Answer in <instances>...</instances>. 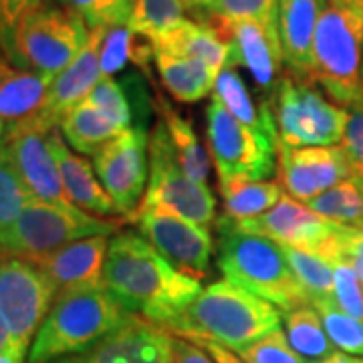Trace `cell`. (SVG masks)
<instances>
[{
  "label": "cell",
  "mask_w": 363,
  "mask_h": 363,
  "mask_svg": "<svg viewBox=\"0 0 363 363\" xmlns=\"http://www.w3.org/2000/svg\"><path fill=\"white\" fill-rule=\"evenodd\" d=\"M104 286L131 313L168 329L202 291L200 281L174 269L140 233L109 240Z\"/></svg>",
  "instance_id": "1"
},
{
  "label": "cell",
  "mask_w": 363,
  "mask_h": 363,
  "mask_svg": "<svg viewBox=\"0 0 363 363\" xmlns=\"http://www.w3.org/2000/svg\"><path fill=\"white\" fill-rule=\"evenodd\" d=\"M281 323L283 313L272 303L224 279L204 286L166 331L176 337L208 339L238 351L279 329Z\"/></svg>",
  "instance_id": "2"
},
{
  "label": "cell",
  "mask_w": 363,
  "mask_h": 363,
  "mask_svg": "<svg viewBox=\"0 0 363 363\" xmlns=\"http://www.w3.org/2000/svg\"><path fill=\"white\" fill-rule=\"evenodd\" d=\"M131 315L105 286L57 295L45 317L26 363H52L91 350L111 335Z\"/></svg>",
  "instance_id": "3"
},
{
  "label": "cell",
  "mask_w": 363,
  "mask_h": 363,
  "mask_svg": "<svg viewBox=\"0 0 363 363\" xmlns=\"http://www.w3.org/2000/svg\"><path fill=\"white\" fill-rule=\"evenodd\" d=\"M309 83L345 109L363 97V0H327L313 39Z\"/></svg>",
  "instance_id": "4"
},
{
  "label": "cell",
  "mask_w": 363,
  "mask_h": 363,
  "mask_svg": "<svg viewBox=\"0 0 363 363\" xmlns=\"http://www.w3.org/2000/svg\"><path fill=\"white\" fill-rule=\"evenodd\" d=\"M216 228L220 234L218 269L226 281L269 301L281 313L311 303L277 242L234 230L222 220Z\"/></svg>",
  "instance_id": "5"
},
{
  "label": "cell",
  "mask_w": 363,
  "mask_h": 363,
  "mask_svg": "<svg viewBox=\"0 0 363 363\" xmlns=\"http://www.w3.org/2000/svg\"><path fill=\"white\" fill-rule=\"evenodd\" d=\"M123 224L125 220L99 218L73 204L30 200L18 218L0 230V250L6 257L35 260L81 238L117 234Z\"/></svg>",
  "instance_id": "6"
},
{
  "label": "cell",
  "mask_w": 363,
  "mask_h": 363,
  "mask_svg": "<svg viewBox=\"0 0 363 363\" xmlns=\"http://www.w3.org/2000/svg\"><path fill=\"white\" fill-rule=\"evenodd\" d=\"M272 97L279 143L289 147L341 145L350 113L327 99L313 83L285 73Z\"/></svg>",
  "instance_id": "7"
},
{
  "label": "cell",
  "mask_w": 363,
  "mask_h": 363,
  "mask_svg": "<svg viewBox=\"0 0 363 363\" xmlns=\"http://www.w3.org/2000/svg\"><path fill=\"white\" fill-rule=\"evenodd\" d=\"M91 30L69 6L43 2L14 37L13 67L55 77L89 43Z\"/></svg>",
  "instance_id": "8"
},
{
  "label": "cell",
  "mask_w": 363,
  "mask_h": 363,
  "mask_svg": "<svg viewBox=\"0 0 363 363\" xmlns=\"http://www.w3.org/2000/svg\"><path fill=\"white\" fill-rule=\"evenodd\" d=\"M147 164V188L140 208L168 210L204 228L216 222V196L208 184L190 180L182 169L162 119L150 135Z\"/></svg>",
  "instance_id": "9"
},
{
  "label": "cell",
  "mask_w": 363,
  "mask_h": 363,
  "mask_svg": "<svg viewBox=\"0 0 363 363\" xmlns=\"http://www.w3.org/2000/svg\"><path fill=\"white\" fill-rule=\"evenodd\" d=\"M206 142L218 184L271 180L277 172V147L245 128L214 95L206 107Z\"/></svg>",
  "instance_id": "10"
},
{
  "label": "cell",
  "mask_w": 363,
  "mask_h": 363,
  "mask_svg": "<svg viewBox=\"0 0 363 363\" xmlns=\"http://www.w3.org/2000/svg\"><path fill=\"white\" fill-rule=\"evenodd\" d=\"M52 301L51 283L33 262L14 257L0 262V317L9 325L14 347L30 351Z\"/></svg>",
  "instance_id": "11"
},
{
  "label": "cell",
  "mask_w": 363,
  "mask_h": 363,
  "mask_svg": "<svg viewBox=\"0 0 363 363\" xmlns=\"http://www.w3.org/2000/svg\"><path fill=\"white\" fill-rule=\"evenodd\" d=\"M128 222L138 226V233L174 269L194 281L206 279L214 252L210 228H204L174 212L156 208H138Z\"/></svg>",
  "instance_id": "12"
},
{
  "label": "cell",
  "mask_w": 363,
  "mask_h": 363,
  "mask_svg": "<svg viewBox=\"0 0 363 363\" xmlns=\"http://www.w3.org/2000/svg\"><path fill=\"white\" fill-rule=\"evenodd\" d=\"M147 131L131 125L93 156V168L104 190L125 222L140 208L147 188Z\"/></svg>",
  "instance_id": "13"
},
{
  "label": "cell",
  "mask_w": 363,
  "mask_h": 363,
  "mask_svg": "<svg viewBox=\"0 0 363 363\" xmlns=\"http://www.w3.org/2000/svg\"><path fill=\"white\" fill-rule=\"evenodd\" d=\"M33 117L6 128L2 150L11 160L26 190L39 202L69 204L61 174L49 145V133Z\"/></svg>",
  "instance_id": "14"
},
{
  "label": "cell",
  "mask_w": 363,
  "mask_h": 363,
  "mask_svg": "<svg viewBox=\"0 0 363 363\" xmlns=\"http://www.w3.org/2000/svg\"><path fill=\"white\" fill-rule=\"evenodd\" d=\"M220 220L234 230L262 236L283 247L305 248L313 252H321L341 228V224L327 220L325 216L289 194H285L277 206L257 218L230 220L222 216Z\"/></svg>",
  "instance_id": "15"
},
{
  "label": "cell",
  "mask_w": 363,
  "mask_h": 363,
  "mask_svg": "<svg viewBox=\"0 0 363 363\" xmlns=\"http://www.w3.org/2000/svg\"><path fill=\"white\" fill-rule=\"evenodd\" d=\"M277 174L285 192L298 202H309L353 176L341 145L289 147L277 143Z\"/></svg>",
  "instance_id": "16"
},
{
  "label": "cell",
  "mask_w": 363,
  "mask_h": 363,
  "mask_svg": "<svg viewBox=\"0 0 363 363\" xmlns=\"http://www.w3.org/2000/svg\"><path fill=\"white\" fill-rule=\"evenodd\" d=\"M212 26L222 39L233 47V67L242 65L262 91L274 93L281 77L285 75V55L279 37L277 21H198Z\"/></svg>",
  "instance_id": "17"
},
{
  "label": "cell",
  "mask_w": 363,
  "mask_h": 363,
  "mask_svg": "<svg viewBox=\"0 0 363 363\" xmlns=\"http://www.w3.org/2000/svg\"><path fill=\"white\" fill-rule=\"evenodd\" d=\"M52 363H174L172 333L133 315L128 323L95 343L91 350Z\"/></svg>",
  "instance_id": "18"
},
{
  "label": "cell",
  "mask_w": 363,
  "mask_h": 363,
  "mask_svg": "<svg viewBox=\"0 0 363 363\" xmlns=\"http://www.w3.org/2000/svg\"><path fill=\"white\" fill-rule=\"evenodd\" d=\"M105 30L107 28L91 30V39L85 49L59 75L52 77L47 99L39 113L33 117L45 130H59L63 117L75 105L85 101L93 87L99 83V79L104 77L99 67V45Z\"/></svg>",
  "instance_id": "19"
},
{
  "label": "cell",
  "mask_w": 363,
  "mask_h": 363,
  "mask_svg": "<svg viewBox=\"0 0 363 363\" xmlns=\"http://www.w3.org/2000/svg\"><path fill=\"white\" fill-rule=\"evenodd\" d=\"M109 240V236L81 238L28 262H33L47 277L55 297L79 289L104 286V267Z\"/></svg>",
  "instance_id": "20"
},
{
  "label": "cell",
  "mask_w": 363,
  "mask_h": 363,
  "mask_svg": "<svg viewBox=\"0 0 363 363\" xmlns=\"http://www.w3.org/2000/svg\"><path fill=\"white\" fill-rule=\"evenodd\" d=\"M49 145H51L59 174H61V184H63L69 204L99 218L119 216L116 204L111 202V198L107 196L95 174L93 162L77 154L65 142L61 130H52L49 133Z\"/></svg>",
  "instance_id": "21"
},
{
  "label": "cell",
  "mask_w": 363,
  "mask_h": 363,
  "mask_svg": "<svg viewBox=\"0 0 363 363\" xmlns=\"http://www.w3.org/2000/svg\"><path fill=\"white\" fill-rule=\"evenodd\" d=\"M327 0H277V28L285 65L293 77L309 81L315 30Z\"/></svg>",
  "instance_id": "22"
},
{
  "label": "cell",
  "mask_w": 363,
  "mask_h": 363,
  "mask_svg": "<svg viewBox=\"0 0 363 363\" xmlns=\"http://www.w3.org/2000/svg\"><path fill=\"white\" fill-rule=\"evenodd\" d=\"M150 43L154 55L198 59L214 67L216 71L233 67V47L212 26L198 21L182 18L176 25L156 35Z\"/></svg>",
  "instance_id": "23"
},
{
  "label": "cell",
  "mask_w": 363,
  "mask_h": 363,
  "mask_svg": "<svg viewBox=\"0 0 363 363\" xmlns=\"http://www.w3.org/2000/svg\"><path fill=\"white\" fill-rule=\"evenodd\" d=\"M218 101H220L230 113H233L245 128L255 131L259 138L267 140L277 147L279 143V133H277V123L272 116L271 104L262 101L257 104L255 97L250 95L247 83L242 77L234 71L233 67H226L220 71V75L216 79V87L212 93Z\"/></svg>",
  "instance_id": "24"
},
{
  "label": "cell",
  "mask_w": 363,
  "mask_h": 363,
  "mask_svg": "<svg viewBox=\"0 0 363 363\" xmlns=\"http://www.w3.org/2000/svg\"><path fill=\"white\" fill-rule=\"evenodd\" d=\"M51 77L11 67L0 77V119L6 128L35 117L47 99Z\"/></svg>",
  "instance_id": "25"
},
{
  "label": "cell",
  "mask_w": 363,
  "mask_h": 363,
  "mask_svg": "<svg viewBox=\"0 0 363 363\" xmlns=\"http://www.w3.org/2000/svg\"><path fill=\"white\" fill-rule=\"evenodd\" d=\"M156 69L164 89L180 104H198L200 99L214 93L220 71L198 59L154 55Z\"/></svg>",
  "instance_id": "26"
},
{
  "label": "cell",
  "mask_w": 363,
  "mask_h": 363,
  "mask_svg": "<svg viewBox=\"0 0 363 363\" xmlns=\"http://www.w3.org/2000/svg\"><path fill=\"white\" fill-rule=\"evenodd\" d=\"M59 130L65 142L81 156H95L105 143L111 142L121 131L113 119L105 116L91 101H81L75 105L61 121Z\"/></svg>",
  "instance_id": "27"
},
{
  "label": "cell",
  "mask_w": 363,
  "mask_h": 363,
  "mask_svg": "<svg viewBox=\"0 0 363 363\" xmlns=\"http://www.w3.org/2000/svg\"><path fill=\"white\" fill-rule=\"evenodd\" d=\"M156 104L157 109H160V119L168 130L169 142H172V147L178 156L182 169L188 174L190 180L198 182V184H208L210 154L204 150L200 138L196 135L192 121L182 117L162 95H157Z\"/></svg>",
  "instance_id": "28"
},
{
  "label": "cell",
  "mask_w": 363,
  "mask_h": 363,
  "mask_svg": "<svg viewBox=\"0 0 363 363\" xmlns=\"http://www.w3.org/2000/svg\"><path fill=\"white\" fill-rule=\"evenodd\" d=\"M218 188L224 206V218L230 220L257 218L277 206L286 194L279 180H236L218 184Z\"/></svg>",
  "instance_id": "29"
},
{
  "label": "cell",
  "mask_w": 363,
  "mask_h": 363,
  "mask_svg": "<svg viewBox=\"0 0 363 363\" xmlns=\"http://www.w3.org/2000/svg\"><path fill=\"white\" fill-rule=\"evenodd\" d=\"M283 327L293 350L307 362H319L337 351L327 335L323 319L313 303L283 313Z\"/></svg>",
  "instance_id": "30"
},
{
  "label": "cell",
  "mask_w": 363,
  "mask_h": 363,
  "mask_svg": "<svg viewBox=\"0 0 363 363\" xmlns=\"http://www.w3.org/2000/svg\"><path fill=\"white\" fill-rule=\"evenodd\" d=\"M305 204L335 224L363 228V180L357 176H351Z\"/></svg>",
  "instance_id": "31"
},
{
  "label": "cell",
  "mask_w": 363,
  "mask_h": 363,
  "mask_svg": "<svg viewBox=\"0 0 363 363\" xmlns=\"http://www.w3.org/2000/svg\"><path fill=\"white\" fill-rule=\"evenodd\" d=\"M279 247L283 250L293 274L309 295L311 303L333 298V269L323 255L305 248L283 247V245Z\"/></svg>",
  "instance_id": "32"
},
{
  "label": "cell",
  "mask_w": 363,
  "mask_h": 363,
  "mask_svg": "<svg viewBox=\"0 0 363 363\" xmlns=\"http://www.w3.org/2000/svg\"><path fill=\"white\" fill-rule=\"evenodd\" d=\"M333 269V301L341 311L363 321V285L351 260L335 245V238L319 252Z\"/></svg>",
  "instance_id": "33"
},
{
  "label": "cell",
  "mask_w": 363,
  "mask_h": 363,
  "mask_svg": "<svg viewBox=\"0 0 363 363\" xmlns=\"http://www.w3.org/2000/svg\"><path fill=\"white\" fill-rule=\"evenodd\" d=\"M323 319L325 331L337 351L353 357H363V321L341 311L333 298L313 303Z\"/></svg>",
  "instance_id": "34"
},
{
  "label": "cell",
  "mask_w": 363,
  "mask_h": 363,
  "mask_svg": "<svg viewBox=\"0 0 363 363\" xmlns=\"http://www.w3.org/2000/svg\"><path fill=\"white\" fill-rule=\"evenodd\" d=\"M184 13L186 9L180 0H135L128 26L138 37L152 40L168 26L186 18Z\"/></svg>",
  "instance_id": "35"
},
{
  "label": "cell",
  "mask_w": 363,
  "mask_h": 363,
  "mask_svg": "<svg viewBox=\"0 0 363 363\" xmlns=\"http://www.w3.org/2000/svg\"><path fill=\"white\" fill-rule=\"evenodd\" d=\"M196 21H277V0H210L198 13H192Z\"/></svg>",
  "instance_id": "36"
},
{
  "label": "cell",
  "mask_w": 363,
  "mask_h": 363,
  "mask_svg": "<svg viewBox=\"0 0 363 363\" xmlns=\"http://www.w3.org/2000/svg\"><path fill=\"white\" fill-rule=\"evenodd\" d=\"M69 6L89 30L113 28L130 23L135 0H67Z\"/></svg>",
  "instance_id": "37"
},
{
  "label": "cell",
  "mask_w": 363,
  "mask_h": 363,
  "mask_svg": "<svg viewBox=\"0 0 363 363\" xmlns=\"http://www.w3.org/2000/svg\"><path fill=\"white\" fill-rule=\"evenodd\" d=\"M140 37L130 30V26H113L104 33L99 45V67L104 77H113L125 65L133 61Z\"/></svg>",
  "instance_id": "38"
},
{
  "label": "cell",
  "mask_w": 363,
  "mask_h": 363,
  "mask_svg": "<svg viewBox=\"0 0 363 363\" xmlns=\"http://www.w3.org/2000/svg\"><path fill=\"white\" fill-rule=\"evenodd\" d=\"M30 200L35 198L18 178L6 152L0 147V230L13 224Z\"/></svg>",
  "instance_id": "39"
},
{
  "label": "cell",
  "mask_w": 363,
  "mask_h": 363,
  "mask_svg": "<svg viewBox=\"0 0 363 363\" xmlns=\"http://www.w3.org/2000/svg\"><path fill=\"white\" fill-rule=\"evenodd\" d=\"M234 353L245 363H307L293 350L281 327Z\"/></svg>",
  "instance_id": "40"
},
{
  "label": "cell",
  "mask_w": 363,
  "mask_h": 363,
  "mask_svg": "<svg viewBox=\"0 0 363 363\" xmlns=\"http://www.w3.org/2000/svg\"><path fill=\"white\" fill-rule=\"evenodd\" d=\"M87 101L101 109L109 119H113L121 130L131 128V107L123 87L113 77H101L93 87Z\"/></svg>",
  "instance_id": "41"
},
{
  "label": "cell",
  "mask_w": 363,
  "mask_h": 363,
  "mask_svg": "<svg viewBox=\"0 0 363 363\" xmlns=\"http://www.w3.org/2000/svg\"><path fill=\"white\" fill-rule=\"evenodd\" d=\"M45 0H0V51L13 65L14 37L26 16L43 6Z\"/></svg>",
  "instance_id": "42"
},
{
  "label": "cell",
  "mask_w": 363,
  "mask_h": 363,
  "mask_svg": "<svg viewBox=\"0 0 363 363\" xmlns=\"http://www.w3.org/2000/svg\"><path fill=\"white\" fill-rule=\"evenodd\" d=\"M347 125L341 140V150L350 160L353 176L363 180V97L347 107Z\"/></svg>",
  "instance_id": "43"
},
{
  "label": "cell",
  "mask_w": 363,
  "mask_h": 363,
  "mask_svg": "<svg viewBox=\"0 0 363 363\" xmlns=\"http://www.w3.org/2000/svg\"><path fill=\"white\" fill-rule=\"evenodd\" d=\"M335 245L351 260V264H353V269H355L363 285V228L341 226L337 236H335Z\"/></svg>",
  "instance_id": "44"
},
{
  "label": "cell",
  "mask_w": 363,
  "mask_h": 363,
  "mask_svg": "<svg viewBox=\"0 0 363 363\" xmlns=\"http://www.w3.org/2000/svg\"><path fill=\"white\" fill-rule=\"evenodd\" d=\"M172 362L174 363H214V359L190 339L172 335Z\"/></svg>",
  "instance_id": "45"
},
{
  "label": "cell",
  "mask_w": 363,
  "mask_h": 363,
  "mask_svg": "<svg viewBox=\"0 0 363 363\" xmlns=\"http://www.w3.org/2000/svg\"><path fill=\"white\" fill-rule=\"evenodd\" d=\"M190 341L198 343L214 359V363H245L234 351L224 347L220 343H214V341H208V339H190Z\"/></svg>",
  "instance_id": "46"
},
{
  "label": "cell",
  "mask_w": 363,
  "mask_h": 363,
  "mask_svg": "<svg viewBox=\"0 0 363 363\" xmlns=\"http://www.w3.org/2000/svg\"><path fill=\"white\" fill-rule=\"evenodd\" d=\"M26 357H28V351L11 347V350L0 353V363H25Z\"/></svg>",
  "instance_id": "47"
},
{
  "label": "cell",
  "mask_w": 363,
  "mask_h": 363,
  "mask_svg": "<svg viewBox=\"0 0 363 363\" xmlns=\"http://www.w3.org/2000/svg\"><path fill=\"white\" fill-rule=\"evenodd\" d=\"M359 357H353V355H347L343 351H335L333 355L325 357V359H319V362H307V363H357Z\"/></svg>",
  "instance_id": "48"
},
{
  "label": "cell",
  "mask_w": 363,
  "mask_h": 363,
  "mask_svg": "<svg viewBox=\"0 0 363 363\" xmlns=\"http://www.w3.org/2000/svg\"><path fill=\"white\" fill-rule=\"evenodd\" d=\"M11 347H14L13 335H11V331H9V325L4 323V319L0 317V353L11 350Z\"/></svg>",
  "instance_id": "49"
},
{
  "label": "cell",
  "mask_w": 363,
  "mask_h": 363,
  "mask_svg": "<svg viewBox=\"0 0 363 363\" xmlns=\"http://www.w3.org/2000/svg\"><path fill=\"white\" fill-rule=\"evenodd\" d=\"M180 2L184 4L186 13H198L206 6L210 0H180Z\"/></svg>",
  "instance_id": "50"
},
{
  "label": "cell",
  "mask_w": 363,
  "mask_h": 363,
  "mask_svg": "<svg viewBox=\"0 0 363 363\" xmlns=\"http://www.w3.org/2000/svg\"><path fill=\"white\" fill-rule=\"evenodd\" d=\"M11 63H9V59H6V57H4V52L0 51V77H2V75H4V73H6V71H9V69H11Z\"/></svg>",
  "instance_id": "51"
},
{
  "label": "cell",
  "mask_w": 363,
  "mask_h": 363,
  "mask_svg": "<svg viewBox=\"0 0 363 363\" xmlns=\"http://www.w3.org/2000/svg\"><path fill=\"white\" fill-rule=\"evenodd\" d=\"M4 133H6V125H4V121L0 119V147H2V142H4Z\"/></svg>",
  "instance_id": "52"
},
{
  "label": "cell",
  "mask_w": 363,
  "mask_h": 363,
  "mask_svg": "<svg viewBox=\"0 0 363 363\" xmlns=\"http://www.w3.org/2000/svg\"><path fill=\"white\" fill-rule=\"evenodd\" d=\"M49 2H52V4H65L67 0H49Z\"/></svg>",
  "instance_id": "53"
},
{
  "label": "cell",
  "mask_w": 363,
  "mask_h": 363,
  "mask_svg": "<svg viewBox=\"0 0 363 363\" xmlns=\"http://www.w3.org/2000/svg\"><path fill=\"white\" fill-rule=\"evenodd\" d=\"M6 259V255H4V252H2V250H0V262H2V260Z\"/></svg>",
  "instance_id": "54"
},
{
  "label": "cell",
  "mask_w": 363,
  "mask_h": 363,
  "mask_svg": "<svg viewBox=\"0 0 363 363\" xmlns=\"http://www.w3.org/2000/svg\"><path fill=\"white\" fill-rule=\"evenodd\" d=\"M357 363H363V357H359V362H357Z\"/></svg>",
  "instance_id": "55"
}]
</instances>
